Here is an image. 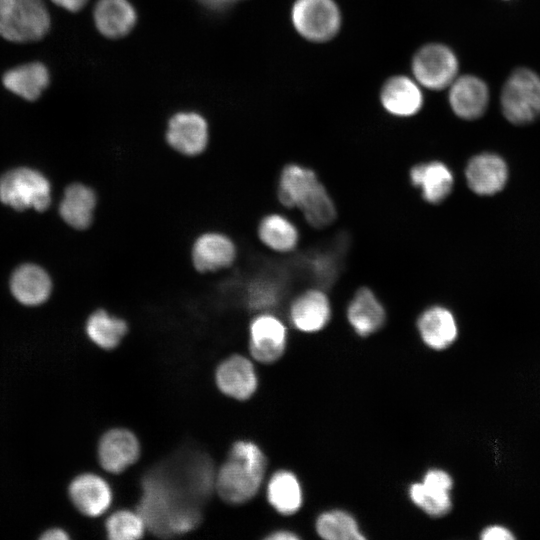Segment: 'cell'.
Masks as SVG:
<instances>
[{"mask_svg":"<svg viewBox=\"0 0 540 540\" xmlns=\"http://www.w3.org/2000/svg\"><path fill=\"white\" fill-rule=\"evenodd\" d=\"M170 473L159 469L145 477L137 510L146 527L161 537L189 532L200 520L197 501L184 491Z\"/></svg>","mask_w":540,"mask_h":540,"instance_id":"obj_1","label":"cell"},{"mask_svg":"<svg viewBox=\"0 0 540 540\" xmlns=\"http://www.w3.org/2000/svg\"><path fill=\"white\" fill-rule=\"evenodd\" d=\"M265 470L266 458L260 447L251 441H237L215 475V490L228 503H244L258 492Z\"/></svg>","mask_w":540,"mask_h":540,"instance_id":"obj_2","label":"cell"},{"mask_svg":"<svg viewBox=\"0 0 540 540\" xmlns=\"http://www.w3.org/2000/svg\"><path fill=\"white\" fill-rule=\"evenodd\" d=\"M50 17L42 0H0V35L13 42L41 39Z\"/></svg>","mask_w":540,"mask_h":540,"instance_id":"obj_3","label":"cell"},{"mask_svg":"<svg viewBox=\"0 0 540 540\" xmlns=\"http://www.w3.org/2000/svg\"><path fill=\"white\" fill-rule=\"evenodd\" d=\"M0 201L18 211L33 208L45 211L51 203V185L40 172L16 168L0 178Z\"/></svg>","mask_w":540,"mask_h":540,"instance_id":"obj_4","label":"cell"},{"mask_svg":"<svg viewBox=\"0 0 540 540\" xmlns=\"http://www.w3.org/2000/svg\"><path fill=\"white\" fill-rule=\"evenodd\" d=\"M501 108L508 121L528 124L540 116V77L527 68L515 70L501 92Z\"/></svg>","mask_w":540,"mask_h":540,"instance_id":"obj_5","label":"cell"},{"mask_svg":"<svg viewBox=\"0 0 540 540\" xmlns=\"http://www.w3.org/2000/svg\"><path fill=\"white\" fill-rule=\"evenodd\" d=\"M291 20L299 35L317 43L331 40L341 27V13L334 0H296Z\"/></svg>","mask_w":540,"mask_h":540,"instance_id":"obj_6","label":"cell"},{"mask_svg":"<svg viewBox=\"0 0 540 540\" xmlns=\"http://www.w3.org/2000/svg\"><path fill=\"white\" fill-rule=\"evenodd\" d=\"M458 66L454 52L439 43L424 45L412 59L414 79L430 90L449 87L457 78Z\"/></svg>","mask_w":540,"mask_h":540,"instance_id":"obj_7","label":"cell"},{"mask_svg":"<svg viewBox=\"0 0 540 540\" xmlns=\"http://www.w3.org/2000/svg\"><path fill=\"white\" fill-rule=\"evenodd\" d=\"M287 340L285 325L268 313L255 317L249 327V350L254 359L272 363L284 353Z\"/></svg>","mask_w":540,"mask_h":540,"instance_id":"obj_8","label":"cell"},{"mask_svg":"<svg viewBox=\"0 0 540 540\" xmlns=\"http://www.w3.org/2000/svg\"><path fill=\"white\" fill-rule=\"evenodd\" d=\"M208 138L207 123L197 113H178L168 123L166 131L168 144L185 156L201 154L207 146Z\"/></svg>","mask_w":540,"mask_h":540,"instance_id":"obj_9","label":"cell"},{"mask_svg":"<svg viewBox=\"0 0 540 540\" xmlns=\"http://www.w3.org/2000/svg\"><path fill=\"white\" fill-rule=\"evenodd\" d=\"M452 478L440 469L429 470L422 482L414 483L409 488L412 502L431 516H443L452 507L450 491Z\"/></svg>","mask_w":540,"mask_h":540,"instance_id":"obj_10","label":"cell"},{"mask_svg":"<svg viewBox=\"0 0 540 540\" xmlns=\"http://www.w3.org/2000/svg\"><path fill=\"white\" fill-rule=\"evenodd\" d=\"M235 243L220 232H206L196 238L191 249L194 268L201 272H214L229 267L236 258Z\"/></svg>","mask_w":540,"mask_h":540,"instance_id":"obj_11","label":"cell"},{"mask_svg":"<svg viewBox=\"0 0 540 540\" xmlns=\"http://www.w3.org/2000/svg\"><path fill=\"white\" fill-rule=\"evenodd\" d=\"M140 455V444L129 430L115 428L100 439L98 457L101 466L110 473H121L134 464Z\"/></svg>","mask_w":540,"mask_h":540,"instance_id":"obj_12","label":"cell"},{"mask_svg":"<svg viewBox=\"0 0 540 540\" xmlns=\"http://www.w3.org/2000/svg\"><path fill=\"white\" fill-rule=\"evenodd\" d=\"M449 87V103L458 117L473 120L484 114L489 102V90L482 79L463 75L457 77Z\"/></svg>","mask_w":540,"mask_h":540,"instance_id":"obj_13","label":"cell"},{"mask_svg":"<svg viewBox=\"0 0 540 540\" xmlns=\"http://www.w3.org/2000/svg\"><path fill=\"white\" fill-rule=\"evenodd\" d=\"M218 388L238 400L250 398L257 389V376L250 360L232 355L221 362L215 373Z\"/></svg>","mask_w":540,"mask_h":540,"instance_id":"obj_14","label":"cell"},{"mask_svg":"<svg viewBox=\"0 0 540 540\" xmlns=\"http://www.w3.org/2000/svg\"><path fill=\"white\" fill-rule=\"evenodd\" d=\"M69 496L75 507L90 517L102 515L112 502L109 484L93 473L77 476L69 486Z\"/></svg>","mask_w":540,"mask_h":540,"instance_id":"obj_15","label":"cell"},{"mask_svg":"<svg viewBox=\"0 0 540 540\" xmlns=\"http://www.w3.org/2000/svg\"><path fill=\"white\" fill-rule=\"evenodd\" d=\"M321 185L313 170L299 164H288L280 173L277 196L282 205L300 209Z\"/></svg>","mask_w":540,"mask_h":540,"instance_id":"obj_16","label":"cell"},{"mask_svg":"<svg viewBox=\"0 0 540 540\" xmlns=\"http://www.w3.org/2000/svg\"><path fill=\"white\" fill-rule=\"evenodd\" d=\"M465 175L470 189L475 193L492 195L505 186L508 169L500 156L493 153H482L469 161Z\"/></svg>","mask_w":540,"mask_h":540,"instance_id":"obj_17","label":"cell"},{"mask_svg":"<svg viewBox=\"0 0 540 540\" xmlns=\"http://www.w3.org/2000/svg\"><path fill=\"white\" fill-rule=\"evenodd\" d=\"M380 100L391 115L410 117L417 114L423 104V94L418 82L407 76L389 78L382 86Z\"/></svg>","mask_w":540,"mask_h":540,"instance_id":"obj_18","label":"cell"},{"mask_svg":"<svg viewBox=\"0 0 540 540\" xmlns=\"http://www.w3.org/2000/svg\"><path fill=\"white\" fill-rule=\"evenodd\" d=\"M290 318L292 324L302 332L320 331L331 318L329 298L319 289L304 291L293 301Z\"/></svg>","mask_w":540,"mask_h":540,"instance_id":"obj_19","label":"cell"},{"mask_svg":"<svg viewBox=\"0 0 540 540\" xmlns=\"http://www.w3.org/2000/svg\"><path fill=\"white\" fill-rule=\"evenodd\" d=\"M409 177L413 186L420 189L423 199L431 204L442 202L453 187L452 172L444 163L438 161L414 165Z\"/></svg>","mask_w":540,"mask_h":540,"instance_id":"obj_20","label":"cell"},{"mask_svg":"<svg viewBox=\"0 0 540 540\" xmlns=\"http://www.w3.org/2000/svg\"><path fill=\"white\" fill-rule=\"evenodd\" d=\"M347 318L354 331L365 337L383 326L386 312L375 293L362 287L356 291L348 305Z\"/></svg>","mask_w":540,"mask_h":540,"instance_id":"obj_21","label":"cell"},{"mask_svg":"<svg viewBox=\"0 0 540 540\" xmlns=\"http://www.w3.org/2000/svg\"><path fill=\"white\" fill-rule=\"evenodd\" d=\"M13 296L22 304L34 306L45 302L50 296L52 282L48 273L34 264L18 267L10 282Z\"/></svg>","mask_w":540,"mask_h":540,"instance_id":"obj_22","label":"cell"},{"mask_svg":"<svg viewBox=\"0 0 540 540\" xmlns=\"http://www.w3.org/2000/svg\"><path fill=\"white\" fill-rule=\"evenodd\" d=\"M96 204L97 197L91 187L82 183H73L64 191L59 213L70 227L84 230L93 221Z\"/></svg>","mask_w":540,"mask_h":540,"instance_id":"obj_23","label":"cell"},{"mask_svg":"<svg viewBox=\"0 0 540 540\" xmlns=\"http://www.w3.org/2000/svg\"><path fill=\"white\" fill-rule=\"evenodd\" d=\"M417 327L424 343L435 350L449 347L457 337L453 314L441 306L426 309L420 315Z\"/></svg>","mask_w":540,"mask_h":540,"instance_id":"obj_24","label":"cell"},{"mask_svg":"<svg viewBox=\"0 0 540 540\" xmlns=\"http://www.w3.org/2000/svg\"><path fill=\"white\" fill-rule=\"evenodd\" d=\"M94 19L103 35L118 38L131 31L136 22V13L127 0H99Z\"/></svg>","mask_w":540,"mask_h":540,"instance_id":"obj_25","label":"cell"},{"mask_svg":"<svg viewBox=\"0 0 540 540\" xmlns=\"http://www.w3.org/2000/svg\"><path fill=\"white\" fill-rule=\"evenodd\" d=\"M48 83L46 67L37 62L16 67L3 77V84L8 90L30 101L36 100Z\"/></svg>","mask_w":540,"mask_h":540,"instance_id":"obj_26","label":"cell"},{"mask_svg":"<svg viewBox=\"0 0 540 540\" xmlns=\"http://www.w3.org/2000/svg\"><path fill=\"white\" fill-rule=\"evenodd\" d=\"M267 499L280 514L291 515L297 512L303 500L297 477L286 470L274 473L268 483Z\"/></svg>","mask_w":540,"mask_h":540,"instance_id":"obj_27","label":"cell"},{"mask_svg":"<svg viewBox=\"0 0 540 540\" xmlns=\"http://www.w3.org/2000/svg\"><path fill=\"white\" fill-rule=\"evenodd\" d=\"M258 236L265 246L281 253L292 251L299 240L296 226L277 213L268 214L260 220Z\"/></svg>","mask_w":540,"mask_h":540,"instance_id":"obj_28","label":"cell"},{"mask_svg":"<svg viewBox=\"0 0 540 540\" xmlns=\"http://www.w3.org/2000/svg\"><path fill=\"white\" fill-rule=\"evenodd\" d=\"M90 340L103 349H113L128 331L127 323L103 309L94 311L86 322Z\"/></svg>","mask_w":540,"mask_h":540,"instance_id":"obj_29","label":"cell"},{"mask_svg":"<svg viewBox=\"0 0 540 540\" xmlns=\"http://www.w3.org/2000/svg\"><path fill=\"white\" fill-rule=\"evenodd\" d=\"M317 533L327 540H362L365 536L356 520L347 512L331 510L321 514L316 522Z\"/></svg>","mask_w":540,"mask_h":540,"instance_id":"obj_30","label":"cell"},{"mask_svg":"<svg viewBox=\"0 0 540 540\" xmlns=\"http://www.w3.org/2000/svg\"><path fill=\"white\" fill-rule=\"evenodd\" d=\"M146 524L140 513L119 510L107 519L106 532L113 540H135L143 536Z\"/></svg>","mask_w":540,"mask_h":540,"instance_id":"obj_31","label":"cell"},{"mask_svg":"<svg viewBox=\"0 0 540 540\" xmlns=\"http://www.w3.org/2000/svg\"><path fill=\"white\" fill-rule=\"evenodd\" d=\"M300 210L307 223L314 228H324L336 218L335 205L323 184Z\"/></svg>","mask_w":540,"mask_h":540,"instance_id":"obj_32","label":"cell"},{"mask_svg":"<svg viewBox=\"0 0 540 540\" xmlns=\"http://www.w3.org/2000/svg\"><path fill=\"white\" fill-rule=\"evenodd\" d=\"M278 300L277 287L270 281L259 280L254 282L248 290L249 306L256 310L273 307Z\"/></svg>","mask_w":540,"mask_h":540,"instance_id":"obj_33","label":"cell"},{"mask_svg":"<svg viewBox=\"0 0 540 540\" xmlns=\"http://www.w3.org/2000/svg\"><path fill=\"white\" fill-rule=\"evenodd\" d=\"M483 540H511L515 537L512 533L502 526H490L484 529L481 533Z\"/></svg>","mask_w":540,"mask_h":540,"instance_id":"obj_34","label":"cell"},{"mask_svg":"<svg viewBox=\"0 0 540 540\" xmlns=\"http://www.w3.org/2000/svg\"><path fill=\"white\" fill-rule=\"evenodd\" d=\"M51 1H53L56 5L68 11L76 12L82 9L88 0H51Z\"/></svg>","mask_w":540,"mask_h":540,"instance_id":"obj_35","label":"cell"},{"mask_svg":"<svg viewBox=\"0 0 540 540\" xmlns=\"http://www.w3.org/2000/svg\"><path fill=\"white\" fill-rule=\"evenodd\" d=\"M204 6L210 9H223L226 8L240 0H198Z\"/></svg>","mask_w":540,"mask_h":540,"instance_id":"obj_36","label":"cell"},{"mask_svg":"<svg viewBox=\"0 0 540 540\" xmlns=\"http://www.w3.org/2000/svg\"><path fill=\"white\" fill-rule=\"evenodd\" d=\"M42 540H65L68 539V534L59 528H53L45 531L40 537Z\"/></svg>","mask_w":540,"mask_h":540,"instance_id":"obj_37","label":"cell"},{"mask_svg":"<svg viewBox=\"0 0 540 540\" xmlns=\"http://www.w3.org/2000/svg\"><path fill=\"white\" fill-rule=\"evenodd\" d=\"M271 540H294L298 539V536L290 531H276L267 537Z\"/></svg>","mask_w":540,"mask_h":540,"instance_id":"obj_38","label":"cell"}]
</instances>
